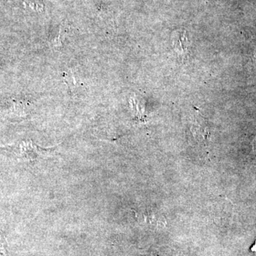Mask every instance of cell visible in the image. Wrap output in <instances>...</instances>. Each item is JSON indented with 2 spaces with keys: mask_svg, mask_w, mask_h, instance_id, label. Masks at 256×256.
Returning <instances> with one entry per match:
<instances>
[{
  "mask_svg": "<svg viewBox=\"0 0 256 256\" xmlns=\"http://www.w3.org/2000/svg\"><path fill=\"white\" fill-rule=\"evenodd\" d=\"M56 148H44L37 146L31 140L22 141L18 146H13L10 150L18 160L25 162H35L40 159L50 158L56 154Z\"/></svg>",
  "mask_w": 256,
  "mask_h": 256,
  "instance_id": "1",
  "label": "cell"
},
{
  "mask_svg": "<svg viewBox=\"0 0 256 256\" xmlns=\"http://www.w3.org/2000/svg\"><path fill=\"white\" fill-rule=\"evenodd\" d=\"M173 46L175 50L178 52V56L185 57L188 55V52L190 50V42L185 32L184 33L182 32L175 36L173 41Z\"/></svg>",
  "mask_w": 256,
  "mask_h": 256,
  "instance_id": "2",
  "label": "cell"
}]
</instances>
